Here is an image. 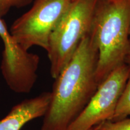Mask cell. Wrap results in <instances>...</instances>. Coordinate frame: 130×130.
<instances>
[{
    "mask_svg": "<svg viewBox=\"0 0 130 130\" xmlns=\"http://www.w3.org/2000/svg\"><path fill=\"white\" fill-rule=\"evenodd\" d=\"M98 50L90 32L55 79L40 130H66L98 87Z\"/></svg>",
    "mask_w": 130,
    "mask_h": 130,
    "instance_id": "obj_1",
    "label": "cell"
},
{
    "mask_svg": "<svg viewBox=\"0 0 130 130\" xmlns=\"http://www.w3.org/2000/svg\"><path fill=\"white\" fill-rule=\"evenodd\" d=\"M98 0H73L52 32L46 52L50 74L56 78L92 29Z\"/></svg>",
    "mask_w": 130,
    "mask_h": 130,
    "instance_id": "obj_3",
    "label": "cell"
},
{
    "mask_svg": "<svg viewBox=\"0 0 130 130\" xmlns=\"http://www.w3.org/2000/svg\"><path fill=\"white\" fill-rule=\"evenodd\" d=\"M129 38H130V30H129Z\"/></svg>",
    "mask_w": 130,
    "mask_h": 130,
    "instance_id": "obj_12",
    "label": "cell"
},
{
    "mask_svg": "<svg viewBox=\"0 0 130 130\" xmlns=\"http://www.w3.org/2000/svg\"><path fill=\"white\" fill-rule=\"evenodd\" d=\"M130 115V74L117 104L116 110L110 121H116Z\"/></svg>",
    "mask_w": 130,
    "mask_h": 130,
    "instance_id": "obj_8",
    "label": "cell"
},
{
    "mask_svg": "<svg viewBox=\"0 0 130 130\" xmlns=\"http://www.w3.org/2000/svg\"><path fill=\"white\" fill-rule=\"evenodd\" d=\"M0 37L4 44L1 69L5 80L14 92L29 93L36 81L39 57L29 53L14 39L1 17Z\"/></svg>",
    "mask_w": 130,
    "mask_h": 130,
    "instance_id": "obj_6",
    "label": "cell"
},
{
    "mask_svg": "<svg viewBox=\"0 0 130 130\" xmlns=\"http://www.w3.org/2000/svg\"><path fill=\"white\" fill-rule=\"evenodd\" d=\"M51 96V92H44L18 104L7 116L0 120V130H21L28 122L44 116Z\"/></svg>",
    "mask_w": 130,
    "mask_h": 130,
    "instance_id": "obj_7",
    "label": "cell"
},
{
    "mask_svg": "<svg viewBox=\"0 0 130 130\" xmlns=\"http://www.w3.org/2000/svg\"><path fill=\"white\" fill-rule=\"evenodd\" d=\"M32 1V0H0V17L6 15L12 7H25Z\"/></svg>",
    "mask_w": 130,
    "mask_h": 130,
    "instance_id": "obj_10",
    "label": "cell"
},
{
    "mask_svg": "<svg viewBox=\"0 0 130 130\" xmlns=\"http://www.w3.org/2000/svg\"><path fill=\"white\" fill-rule=\"evenodd\" d=\"M90 130H130V118L119 121L108 120L94 126Z\"/></svg>",
    "mask_w": 130,
    "mask_h": 130,
    "instance_id": "obj_9",
    "label": "cell"
},
{
    "mask_svg": "<svg viewBox=\"0 0 130 130\" xmlns=\"http://www.w3.org/2000/svg\"><path fill=\"white\" fill-rule=\"evenodd\" d=\"M129 74L130 66L126 63L110 72L99 84L84 109L66 130H90L111 119Z\"/></svg>",
    "mask_w": 130,
    "mask_h": 130,
    "instance_id": "obj_5",
    "label": "cell"
},
{
    "mask_svg": "<svg viewBox=\"0 0 130 130\" xmlns=\"http://www.w3.org/2000/svg\"><path fill=\"white\" fill-rule=\"evenodd\" d=\"M130 0H98L90 35L98 50L100 84L125 63L130 48Z\"/></svg>",
    "mask_w": 130,
    "mask_h": 130,
    "instance_id": "obj_2",
    "label": "cell"
},
{
    "mask_svg": "<svg viewBox=\"0 0 130 130\" xmlns=\"http://www.w3.org/2000/svg\"><path fill=\"white\" fill-rule=\"evenodd\" d=\"M125 63L127 64L128 65H129L130 66V48H129V51L128 52L127 56H126L125 60Z\"/></svg>",
    "mask_w": 130,
    "mask_h": 130,
    "instance_id": "obj_11",
    "label": "cell"
},
{
    "mask_svg": "<svg viewBox=\"0 0 130 130\" xmlns=\"http://www.w3.org/2000/svg\"><path fill=\"white\" fill-rule=\"evenodd\" d=\"M73 0H35L31 9L13 23L10 32L26 50L33 46L46 51L52 32Z\"/></svg>",
    "mask_w": 130,
    "mask_h": 130,
    "instance_id": "obj_4",
    "label": "cell"
}]
</instances>
